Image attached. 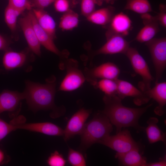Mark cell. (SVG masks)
Instances as JSON below:
<instances>
[{
  "label": "cell",
  "instance_id": "9a60e30c",
  "mask_svg": "<svg viewBox=\"0 0 166 166\" xmlns=\"http://www.w3.org/2000/svg\"><path fill=\"white\" fill-rule=\"evenodd\" d=\"M109 24L106 36L117 34L124 37L128 34L132 28L130 19L122 12L115 14Z\"/></svg>",
  "mask_w": 166,
  "mask_h": 166
},
{
  "label": "cell",
  "instance_id": "d4e9b609",
  "mask_svg": "<svg viewBox=\"0 0 166 166\" xmlns=\"http://www.w3.org/2000/svg\"><path fill=\"white\" fill-rule=\"evenodd\" d=\"M124 10H128L141 14L152 11L148 0H126Z\"/></svg>",
  "mask_w": 166,
  "mask_h": 166
},
{
  "label": "cell",
  "instance_id": "7c38bea8",
  "mask_svg": "<svg viewBox=\"0 0 166 166\" xmlns=\"http://www.w3.org/2000/svg\"><path fill=\"white\" fill-rule=\"evenodd\" d=\"M140 15L144 26L134 39L140 43H145L153 38L159 31V24L155 16L151 15L149 13Z\"/></svg>",
  "mask_w": 166,
  "mask_h": 166
},
{
  "label": "cell",
  "instance_id": "484cf974",
  "mask_svg": "<svg viewBox=\"0 0 166 166\" xmlns=\"http://www.w3.org/2000/svg\"><path fill=\"white\" fill-rule=\"evenodd\" d=\"M23 12L8 4L4 11L5 22L12 32L17 30V23L18 16Z\"/></svg>",
  "mask_w": 166,
  "mask_h": 166
},
{
  "label": "cell",
  "instance_id": "74e56055",
  "mask_svg": "<svg viewBox=\"0 0 166 166\" xmlns=\"http://www.w3.org/2000/svg\"><path fill=\"white\" fill-rule=\"evenodd\" d=\"M116 0H94L96 4L101 5L104 2L113 4Z\"/></svg>",
  "mask_w": 166,
  "mask_h": 166
},
{
  "label": "cell",
  "instance_id": "7a4b0ae2",
  "mask_svg": "<svg viewBox=\"0 0 166 166\" xmlns=\"http://www.w3.org/2000/svg\"><path fill=\"white\" fill-rule=\"evenodd\" d=\"M26 87L23 92L25 99L29 106L35 110L54 109L56 78L54 77L48 79L45 84L26 82Z\"/></svg>",
  "mask_w": 166,
  "mask_h": 166
},
{
  "label": "cell",
  "instance_id": "9c48e42d",
  "mask_svg": "<svg viewBox=\"0 0 166 166\" xmlns=\"http://www.w3.org/2000/svg\"><path fill=\"white\" fill-rule=\"evenodd\" d=\"M107 42L101 48L91 53L90 66H93L92 58L96 55L100 54H113L124 53L130 47V42L121 36L113 34L106 36Z\"/></svg>",
  "mask_w": 166,
  "mask_h": 166
},
{
  "label": "cell",
  "instance_id": "5b68a950",
  "mask_svg": "<svg viewBox=\"0 0 166 166\" xmlns=\"http://www.w3.org/2000/svg\"><path fill=\"white\" fill-rule=\"evenodd\" d=\"M152 59L156 72V82L162 77L166 67V37L154 38L145 43Z\"/></svg>",
  "mask_w": 166,
  "mask_h": 166
},
{
  "label": "cell",
  "instance_id": "e575fe53",
  "mask_svg": "<svg viewBox=\"0 0 166 166\" xmlns=\"http://www.w3.org/2000/svg\"><path fill=\"white\" fill-rule=\"evenodd\" d=\"M56 0H31L33 7L36 9H44L54 3Z\"/></svg>",
  "mask_w": 166,
  "mask_h": 166
},
{
  "label": "cell",
  "instance_id": "f546056e",
  "mask_svg": "<svg viewBox=\"0 0 166 166\" xmlns=\"http://www.w3.org/2000/svg\"><path fill=\"white\" fill-rule=\"evenodd\" d=\"M8 4L23 12L31 10L33 6L30 0H8Z\"/></svg>",
  "mask_w": 166,
  "mask_h": 166
},
{
  "label": "cell",
  "instance_id": "52a82bcc",
  "mask_svg": "<svg viewBox=\"0 0 166 166\" xmlns=\"http://www.w3.org/2000/svg\"><path fill=\"white\" fill-rule=\"evenodd\" d=\"M99 143L118 153H124L132 149L140 148L138 144L133 139L130 131L127 129L121 130L115 135L108 136Z\"/></svg>",
  "mask_w": 166,
  "mask_h": 166
},
{
  "label": "cell",
  "instance_id": "2e32d148",
  "mask_svg": "<svg viewBox=\"0 0 166 166\" xmlns=\"http://www.w3.org/2000/svg\"><path fill=\"white\" fill-rule=\"evenodd\" d=\"M16 129H20L42 133L49 136H62L64 130L51 122L26 123L15 125Z\"/></svg>",
  "mask_w": 166,
  "mask_h": 166
},
{
  "label": "cell",
  "instance_id": "5bb4252c",
  "mask_svg": "<svg viewBox=\"0 0 166 166\" xmlns=\"http://www.w3.org/2000/svg\"><path fill=\"white\" fill-rule=\"evenodd\" d=\"M18 23L30 49L34 53L40 56L41 44L37 37L30 18L27 13L19 19Z\"/></svg>",
  "mask_w": 166,
  "mask_h": 166
},
{
  "label": "cell",
  "instance_id": "ba28073f",
  "mask_svg": "<svg viewBox=\"0 0 166 166\" xmlns=\"http://www.w3.org/2000/svg\"><path fill=\"white\" fill-rule=\"evenodd\" d=\"M83 72L86 80L93 86L100 79L116 80L118 78L120 71L116 64L107 62L98 66L85 67Z\"/></svg>",
  "mask_w": 166,
  "mask_h": 166
},
{
  "label": "cell",
  "instance_id": "4dcf8cb0",
  "mask_svg": "<svg viewBox=\"0 0 166 166\" xmlns=\"http://www.w3.org/2000/svg\"><path fill=\"white\" fill-rule=\"evenodd\" d=\"M95 4L94 0H82L81 4L82 14L87 17L95 10Z\"/></svg>",
  "mask_w": 166,
  "mask_h": 166
},
{
  "label": "cell",
  "instance_id": "f35d334b",
  "mask_svg": "<svg viewBox=\"0 0 166 166\" xmlns=\"http://www.w3.org/2000/svg\"><path fill=\"white\" fill-rule=\"evenodd\" d=\"M4 159V154L3 152L0 149V164L2 162Z\"/></svg>",
  "mask_w": 166,
  "mask_h": 166
},
{
  "label": "cell",
  "instance_id": "ffe728a7",
  "mask_svg": "<svg viewBox=\"0 0 166 166\" xmlns=\"http://www.w3.org/2000/svg\"><path fill=\"white\" fill-rule=\"evenodd\" d=\"M2 59L5 69L10 70L22 66L27 60V54L24 51L16 52L9 49L5 51Z\"/></svg>",
  "mask_w": 166,
  "mask_h": 166
},
{
  "label": "cell",
  "instance_id": "277c9868",
  "mask_svg": "<svg viewBox=\"0 0 166 166\" xmlns=\"http://www.w3.org/2000/svg\"><path fill=\"white\" fill-rule=\"evenodd\" d=\"M124 54L129 60L135 72L140 76L142 81L138 83L140 89L145 92L151 87V83L154 79L151 75L146 62L135 48L129 47Z\"/></svg>",
  "mask_w": 166,
  "mask_h": 166
},
{
  "label": "cell",
  "instance_id": "e0dca14e",
  "mask_svg": "<svg viewBox=\"0 0 166 166\" xmlns=\"http://www.w3.org/2000/svg\"><path fill=\"white\" fill-rule=\"evenodd\" d=\"M150 99L156 101L158 105L154 109L155 113L159 116H161L164 113V109L166 104V82H156L152 88L144 92Z\"/></svg>",
  "mask_w": 166,
  "mask_h": 166
},
{
  "label": "cell",
  "instance_id": "83f0119b",
  "mask_svg": "<svg viewBox=\"0 0 166 166\" xmlns=\"http://www.w3.org/2000/svg\"><path fill=\"white\" fill-rule=\"evenodd\" d=\"M68 163L73 166H85L86 163L83 154L69 148L67 156Z\"/></svg>",
  "mask_w": 166,
  "mask_h": 166
},
{
  "label": "cell",
  "instance_id": "30bf717a",
  "mask_svg": "<svg viewBox=\"0 0 166 166\" xmlns=\"http://www.w3.org/2000/svg\"><path fill=\"white\" fill-rule=\"evenodd\" d=\"M91 111L90 109L82 108L72 115L64 130L63 136L65 141L76 135H80L85 124V121L89 116Z\"/></svg>",
  "mask_w": 166,
  "mask_h": 166
},
{
  "label": "cell",
  "instance_id": "1f68e13d",
  "mask_svg": "<svg viewBox=\"0 0 166 166\" xmlns=\"http://www.w3.org/2000/svg\"><path fill=\"white\" fill-rule=\"evenodd\" d=\"M16 129L15 125L0 119V141L9 133Z\"/></svg>",
  "mask_w": 166,
  "mask_h": 166
},
{
  "label": "cell",
  "instance_id": "836d02e7",
  "mask_svg": "<svg viewBox=\"0 0 166 166\" xmlns=\"http://www.w3.org/2000/svg\"><path fill=\"white\" fill-rule=\"evenodd\" d=\"M159 12L155 17L159 24L165 28H166V8L164 4H160L159 8Z\"/></svg>",
  "mask_w": 166,
  "mask_h": 166
},
{
  "label": "cell",
  "instance_id": "8fae6325",
  "mask_svg": "<svg viewBox=\"0 0 166 166\" xmlns=\"http://www.w3.org/2000/svg\"><path fill=\"white\" fill-rule=\"evenodd\" d=\"M117 95L122 100L127 97L133 98V101L136 105L140 106L147 103L151 99L144 92L138 89L131 83L117 78Z\"/></svg>",
  "mask_w": 166,
  "mask_h": 166
},
{
  "label": "cell",
  "instance_id": "8992f818",
  "mask_svg": "<svg viewBox=\"0 0 166 166\" xmlns=\"http://www.w3.org/2000/svg\"><path fill=\"white\" fill-rule=\"evenodd\" d=\"M63 65L66 73L61 83L59 90L71 91L81 86L86 80L83 72L78 68V62L73 59H67L63 62Z\"/></svg>",
  "mask_w": 166,
  "mask_h": 166
},
{
  "label": "cell",
  "instance_id": "cb8c5ba5",
  "mask_svg": "<svg viewBox=\"0 0 166 166\" xmlns=\"http://www.w3.org/2000/svg\"><path fill=\"white\" fill-rule=\"evenodd\" d=\"M79 22L78 14L70 9L64 13L61 16L59 27L63 30H71L76 27Z\"/></svg>",
  "mask_w": 166,
  "mask_h": 166
},
{
  "label": "cell",
  "instance_id": "d6986e66",
  "mask_svg": "<svg viewBox=\"0 0 166 166\" xmlns=\"http://www.w3.org/2000/svg\"><path fill=\"white\" fill-rule=\"evenodd\" d=\"M139 150L136 148L124 153L117 152L115 157L124 166H147L146 159L140 154Z\"/></svg>",
  "mask_w": 166,
  "mask_h": 166
},
{
  "label": "cell",
  "instance_id": "ac0fdd59",
  "mask_svg": "<svg viewBox=\"0 0 166 166\" xmlns=\"http://www.w3.org/2000/svg\"><path fill=\"white\" fill-rule=\"evenodd\" d=\"M25 99L24 93L4 90L0 93V114L5 111L11 112L18 107L20 101Z\"/></svg>",
  "mask_w": 166,
  "mask_h": 166
},
{
  "label": "cell",
  "instance_id": "7402d4cb",
  "mask_svg": "<svg viewBox=\"0 0 166 166\" xmlns=\"http://www.w3.org/2000/svg\"><path fill=\"white\" fill-rule=\"evenodd\" d=\"M114 9L109 6L95 10L87 16V20L94 24L105 26L109 24L114 14Z\"/></svg>",
  "mask_w": 166,
  "mask_h": 166
},
{
  "label": "cell",
  "instance_id": "603a6c76",
  "mask_svg": "<svg viewBox=\"0 0 166 166\" xmlns=\"http://www.w3.org/2000/svg\"><path fill=\"white\" fill-rule=\"evenodd\" d=\"M158 119L155 117L150 118L147 121L148 124L145 128L148 141L150 144H153L159 141L163 142L166 144V135L160 129L157 124Z\"/></svg>",
  "mask_w": 166,
  "mask_h": 166
},
{
  "label": "cell",
  "instance_id": "d590c367",
  "mask_svg": "<svg viewBox=\"0 0 166 166\" xmlns=\"http://www.w3.org/2000/svg\"><path fill=\"white\" fill-rule=\"evenodd\" d=\"M10 44L7 39L0 34V50L6 51L9 50Z\"/></svg>",
  "mask_w": 166,
  "mask_h": 166
},
{
  "label": "cell",
  "instance_id": "4fadbf2b",
  "mask_svg": "<svg viewBox=\"0 0 166 166\" xmlns=\"http://www.w3.org/2000/svg\"><path fill=\"white\" fill-rule=\"evenodd\" d=\"M31 21L37 37L41 44L46 49L61 57H66L64 54L58 49L53 42V39L39 25L31 10L27 13Z\"/></svg>",
  "mask_w": 166,
  "mask_h": 166
},
{
  "label": "cell",
  "instance_id": "3957f363",
  "mask_svg": "<svg viewBox=\"0 0 166 166\" xmlns=\"http://www.w3.org/2000/svg\"><path fill=\"white\" fill-rule=\"evenodd\" d=\"M113 130L112 124L109 118L99 111L85 125L80 135V149L85 151L93 144L99 143L105 137L110 135Z\"/></svg>",
  "mask_w": 166,
  "mask_h": 166
},
{
  "label": "cell",
  "instance_id": "44dd1931",
  "mask_svg": "<svg viewBox=\"0 0 166 166\" xmlns=\"http://www.w3.org/2000/svg\"><path fill=\"white\" fill-rule=\"evenodd\" d=\"M41 26L54 39L56 37V23L52 17L44 9H34L32 10Z\"/></svg>",
  "mask_w": 166,
  "mask_h": 166
},
{
  "label": "cell",
  "instance_id": "f1b7e54d",
  "mask_svg": "<svg viewBox=\"0 0 166 166\" xmlns=\"http://www.w3.org/2000/svg\"><path fill=\"white\" fill-rule=\"evenodd\" d=\"M47 162L50 166H64L66 163V160L61 154L55 151L48 157Z\"/></svg>",
  "mask_w": 166,
  "mask_h": 166
},
{
  "label": "cell",
  "instance_id": "6da1fadb",
  "mask_svg": "<svg viewBox=\"0 0 166 166\" xmlns=\"http://www.w3.org/2000/svg\"><path fill=\"white\" fill-rule=\"evenodd\" d=\"M105 104L104 109L101 112L109 118L112 124L116 128V133L122 128L133 127L137 132L145 130L140 126L139 120L140 117L152 105L149 104L144 107L131 108L123 105L122 99L117 95H105L103 98Z\"/></svg>",
  "mask_w": 166,
  "mask_h": 166
},
{
  "label": "cell",
  "instance_id": "4316f807",
  "mask_svg": "<svg viewBox=\"0 0 166 166\" xmlns=\"http://www.w3.org/2000/svg\"><path fill=\"white\" fill-rule=\"evenodd\" d=\"M116 79H100L93 86L103 92L105 95L112 96L117 95V85Z\"/></svg>",
  "mask_w": 166,
  "mask_h": 166
},
{
  "label": "cell",
  "instance_id": "8d00e7d4",
  "mask_svg": "<svg viewBox=\"0 0 166 166\" xmlns=\"http://www.w3.org/2000/svg\"><path fill=\"white\" fill-rule=\"evenodd\" d=\"M166 166V156L157 162L148 163L147 166Z\"/></svg>",
  "mask_w": 166,
  "mask_h": 166
},
{
  "label": "cell",
  "instance_id": "d6a6232c",
  "mask_svg": "<svg viewBox=\"0 0 166 166\" xmlns=\"http://www.w3.org/2000/svg\"><path fill=\"white\" fill-rule=\"evenodd\" d=\"M54 4V8L58 12L64 13L70 9L68 0H56Z\"/></svg>",
  "mask_w": 166,
  "mask_h": 166
}]
</instances>
